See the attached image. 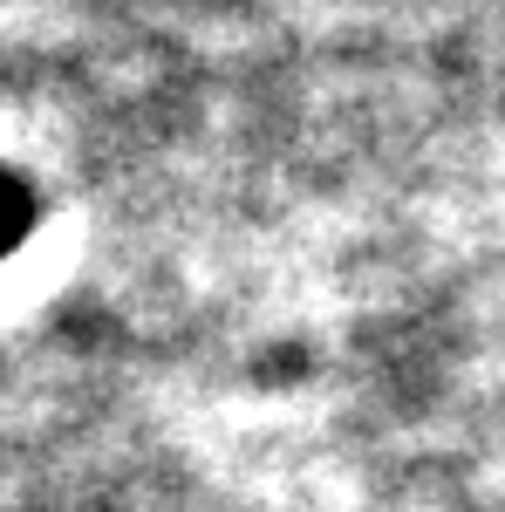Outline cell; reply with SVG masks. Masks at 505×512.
<instances>
[{
  "label": "cell",
  "instance_id": "6da1fadb",
  "mask_svg": "<svg viewBox=\"0 0 505 512\" xmlns=\"http://www.w3.org/2000/svg\"><path fill=\"white\" fill-rule=\"evenodd\" d=\"M28 226H35V198H28V185H21V178H0V260L28 239Z\"/></svg>",
  "mask_w": 505,
  "mask_h": 512
}]
</instances>
